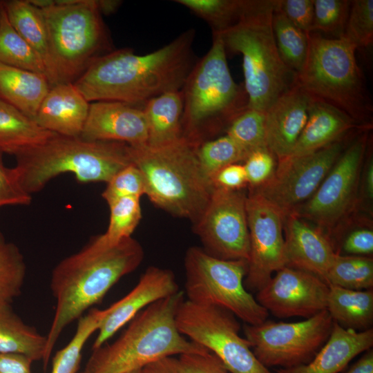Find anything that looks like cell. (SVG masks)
I'll return each instance as SVG.
<instances>
[{
	"label": "cell",
	"instance_id": "27",
	"mask_svg": "<svg viewBox=\"0 0 373 373\" xmlns=\"http://www.w3.org/2000/svg\"><path fill=\"white\" fill-rule=\"evenodd\" d=\"M326 310L334 323L345 329L372 328L373 291L348 289L329 285Z\"/></svg>",
	"mask_w": 373,
	"mask_h": 373
},
{
	"label": "cell",
	"instance_id": "10",
	"mask_svg": "<svg viewBox=\"0 0 373 373\" xmlns=\"http://www.w3.org/2000/svg\"><path fill=\"white\" fill-rule=\"evenodd\" d=\"M184 267L187 300L224 308L247 325L267 320L269 312L244 285L246 260L220 259L191 247L186 251Z\"/></svg>",
	"mask_w": 373,
	"mask_h": 373
},
{
	"label": "cell",
	"instance_id": "3",
	"mask_svg": "<svg viewBox=\"0 0 373 373\" xmlns=\"http://www.w3.org/2000/svg\"><path fill=\"white\" fill-rule=\"evenodd\" d=\"M277 1L245 0L238 21L218 32L226 52L242 57L249 108L262 113L297 82V74L282 60L274 37L271 19Z\"/></svg>",
	"mask_w": 373,
	"mask_h": 373
},
{
	"label": "cell",
	"instance_id": "48",
	"mask_svg": "<svg viewBox=\"0 0 373 373\" xmlns=\"http://www.w3.org/2000/svg\"><path fill=\"white\" fill-rule=\"evenodd\" d=\"M213 187L229 190H240L247 184L243 164L227 165L218 171L211 180Z\"/></svg>",
	"mask_w": 373,
	"mask_h": 373
},
{
	"label": "cell",
	"instance_id": "30",
	"mask_svg": "<svg viewBox=\"0 0 373 373\" xmlns=\"http://www.w3.org/2000/svg\"><path fill=\"white\" fill-rule=\"evenodd\" d=\"M3 6L12 26L39 56L46 70L48 35L41 9L26 0L3 1Z\"/></svg>",
	"mask_w": 373,
	"mask_h": 373
},
{
	"label": "cell",
	"instance_id": "46",
	"mask_svg": "<svg viewBox=\"0 0 373 373\" xmlns=\"http://www.w3.org/2000/svg\"><path fill=\"white\" fill-rule=\"evenodd\" d=\"M278 8L296 27L313 32L314 0H278Z\"/></svg>",
	"mask_w": 373,
	"mask_h": 373
},
{
	"label": "cell",
	"instance_id": "18",
	"mask_svg": "<svg viewBox=\"0 0 373 373\" xmlns=\"http://www.w3.org/2000/svg\"><path fill=\"white\" fill-rule=\"evenodd\" d=\"M179 291L178 284L171 270L155 266L147 268L137 285L108 307V314L97 329L92 350L105 344L144 309Z\"/></svg>",
	"mask_w": 373,
	"mask_h": 373
},
{
	"label": "cell",
	"instance_id": "35",
	"mask_svg": "<svg viewBox=\"0 0 373 373\" xmlns=\"http://www.w3.org/2000/svg\"><path fill=\"white\" fill-rule=\"evenodd\" d=\"M248 155L226 134L206 141L197 149L201 171L211 184L212 178L218 171L227 165L245 161Z\"/></svg>",
	"mask_w": 373,
	"mask_h": 373
},
{
	"label": "cell",
	"instance_id": "5",
	"mask_svg": "<svg viewBox=\"0 0 373 373\" xmlns=\"http://www.w3.org/2000/svg\"><path fill=\"white\" fill-rule=\"evenodd\" d=\"M182 136L197 146L227 130L246 111L244 86L233 79L220 35L213 33L210 49L198 59L184 86Z\"/></svg>",
	"mask_w": 373,
	"mask_h": 373
},
{
	"label": "cell",
	"instance_id": "41",
	"mask_svg": "<svg viewBox=\"0 0 373 373\" xmlns=\"http://www.w3.org/2000/svg\"><path fill=\"white\" fill-rule=\"evenodd\" d=\"M352 1L314 0L313 32L341 38L343 35Z\"/></svg>",
	"mask_w": 373,
	"mask_h": 373
},
{
	"label": "cell",
	"instance_id": "29",
	"mask_svg": "<svg viewBox=\"0 0 373 373\" xmlns=\"http://www.w3.org/2000/svg\"><path fill=\"white\" fill-rule=\"evenodd\" d=\"M11 303L0 302V353H17L33 361L46 356V336L27 324L14 312Z\"/></svg>",
	"mask_w": 373,
	"mask_h": 373
},
{
	"label": "cell",
	"instance_id": "31",
	"mask_svg": "<svg viewBox=\"0 0 373 373\" xmlns=\"http://www.w3.org/2000/svg\"><path fill=\"white\" fill-rule=\"evenodd\" d=\"M272 30L279 55L283 62L298 74L307 58L308 34L294 25L278 9V1L272 14Z\"/></svg>",
	"mask_w": 373,
	"mask_h": 373
},
{
	"label": "cell",
	"instance_id": "39",
	"mask_svg": "<svg viewBox=\"0 0 373 373\" xmlns=\"http://www.w3.org/2000/svg\"><path fill=\"white\" fill-rule=\"evenodd\" d=\"M225 132L249 154L267 147L265 113L261 111L247 108L232 121Z\"/></svg>",
	"mask_w": 373,
	"mask_h": 373
},
{
	"label": "cell",
	"instance_id": "2",
	"mask_svg": "<svg viewBox=\"0 0 373 373\" xmlns=\"http://www.w3.org/2000/svg\"><path fill=\"white\" fill-rule=\"evenodd\" d=\"M144 255L142 245L132 237L108 245L98 236L54 267L50 287L56 306L46 336L44 368L63 330L100 303L119 279L136 269Z\"/></svg>",
	"mask_w": 373,
	"mask_h": 373
},
{
	"label": "cell",
	"instance_id": "20",
	"mask_svg": "<svg viewBox=\"0 0 373 373\" xmlns=\"http://www.w3.org/2000/svg\"><path fill=\"white\" fill-rule=\"evenodd\" d=\"M284 238L286 267L309 272L325 281L336 254L329 237L289 213L284 220Z\"/></svg>",
	"mask_w": 373,
	"mask_h": 373
},
{
	"label": "cell",
	"instance_id": "43",
	"mask_svg": "<svg viewBox=\"0 0 373 373\" xmlns=\"http://www.w3.org/2000/svg\"><path fill=\"white\" fill-rule=\"evenodd\" d=\"M276 158L267 147L251 152L243 164L247 184L252 188H257L267 182L276 168Z\"/></svg>",
	"mask_w": 373,
	"mask_h": 373
},
{
	"label": "cell",
	"instance_id": "11",
	"mask_svg": "<svg viewBox=\"0 0 373 373\" xmlns=\"http://www.w3.org/2000/svg\"><path fill=\"white\" fill-rule=\"evenodd\" d=\"M175 323L180 334L216 355L230 373H271L240 335V323L229 311L184 299L178 308Z\"/></svg>",
	"mask_w": 373,
	"mask_h": 373
},
{
	"label": "cell",
	"instance_id": "17",
	"mask_svg": "<svg viewBox=\"0 0 373 373\" xmlns=\"http://www.w3.org/2000/svg\"><path fill=\"white\" fill-rule=\"evenodd\" d=\"M329 285L319 277L284 267L257 291L256 299L278 318H310L326 310Z\"/></svg>",
	"mask_w": 373,
	"mask_h": 373
},
{
	"label": "cell",
	"instance_id": "32",
	"mask_svg": "<svg viewBox=\"0 0 373 373\" xmlns=\"http://www.w3.org/2000/svg\"><path fill=\"white\" fill-rule=\"evenodd\" d=\"M0 64L46 77L43 61L12 26L3 6L0 19Z\"/></svg>",
	"mask_w": 373,
	"mask_h": 373
},
{
	"label": "cell",
	"instance_id": "25",
	"mask_svg": "<svg viewBox=\"0 0 373 373\" xmlns=\"http://www.w3.org/2000/svg\"><path fill=\"white\" fill-rule=\"evenodd\" d=\"M50 88L43 75L0 64V98L34 119Z\"/></svg>",
	"mask_w": 373,
	"mask_h": 373
},
{
	"label": "cell",
	"instance_id": "34",
	"mask_svg": "<svg viewBox=\"0 0 373 373\" xmlns=\"http://www.w3.org/2000/svg\"><path fill=\"white\" fill-rule=\"evenodd\" d=\"M107 314L108 308L92 309L86 315L79 318L73 337L66 346L55 355L51 373L77 372L84 345L89 337L97 331Z\"/></svg>",
	"mask_w": 373,
	"mask_h": 373
},
{
	"label": "cell",
	"instance_id": "52",
	"mask_svg": "<svg viewBox=\"0 0 373 373\" xmlns=\"http://www.w3.org/2000/svg\"><path fill=\"white\" fill-rule=\"evenodd\" d=\"M365 193L370 200L373 198V162L370 159L365 173Z\"/></svg>",
	"mask_w": 373,
	"mask_h": 373
},
{
	"label": "cell",
	"instance_id": "28",
	"mask_svg": "<svg viewBox=\"0 0 373 373\" xmlns=\"http://www.w3.org/2000/svg\"><path fill=\"white\" fill-rule=\"evenodd\" d=\"M55 133L48 131L0 98V153L16 155L41 144Z\"/></svg>",
	"mask_w": 373,
	"mask_h": 373
},
{
	"label": "cell",
	"instance_id": "22",
	"mask_svg": "<svg viewBox=\"0 0 373 373\" xmlns=\"http://www.w3.org/2000/svg\"><path fill=\"white\" fill-rule=\"evenodd\" d=\"M89 102L72 82L50 87L34 118L41 128L64 136L79 137Z\"/></svg>",
	"mask_w": 373,
	"mask_h": 373
},
{
	"label": "cell",
	"instance_id": "7",
	"mask_svg": "<svg viewBox=\"0 0 373 373\" xmlns=\"http://www.w3.org/2000/svg\"><path fill=\"white\" fill-rule=\"evenodd\" d=\"M198 146L181 137L164 146H129L132 164L142 172L146 195L157 207L194 223L204 211L213 189L202 174Z\"/></svg>",
	"mask_w": 373,
	"mask_h": 373
},
{
	"label": "cell",
	"instance_id": "54",
	"mask_svg": "<svg viewBox=\"0 0 373 373\" xmlns=\"http://www.w3.org/2000/svg\"><path fill=\"white\" fill-rule=\"evenodd\" d=\"M127 373H142V369L133 370V371H131V372H128Z\"/></svg>",
	"mask_w": 373,
	"mask_h": 373
},
{
	"label": "cell",
	"instance_id": "47",
	"mask_svg": "<svg viewBox=\"0 0 373 373\" xmlns=\"http://www.w3.org/2000/svg\"><path fill=\"white\" fill-rule=\"evenodd\" d=\"M341 255L367 256L373 254V231L370 227H356L341 242Z\"/></svg>",
	"mask_w": 373,
	"mask_h": 373
},
{
	"label": "cell",
	"instance_id": "50",
	"mask_svg": "<svg viewBox=\"0 0 373 373\" xmlns=\"http://www.w3.org/2000/svg\"><path fill=\"white\" fill-rule=\"evenodd\" d=\"M142 373H178L175 358L168 356L152 362L142 369Z\"/></svg>",
	"mask_w": 373,
	"mask_h": 373
},
{
	"label": "cell",
	"instance_id": "44",
	"mask_svg": "<svg viewBox=\"0 0 373 373\" xmlns=\"http://www.w3.org/2000/svg\"><path fill=\"white\" fill-rule=\"evenodd\" d=\"M178 373H230L221 360L210 351L188 352L175 358Z\"/></svg>",
	"mask_w": 373,
	"mask_h": 373
},
{
	"label": "cell",
	"instance_id": "1",
	"mask_svg": "<svg viewBox=\"0 0 373 373\" xmlns=\"http://www.w3.org/2000/svg\"><path fill=\"white\" fill-rule=\"evenodd\" d=\"M195 31L189 29L144 55L120 49L95 58L73 83L88 102L144 104L162 93L182 90L198 59Z\"/></svg>",
	"mask_w": 373,
	"mask_h": 373
},
{
	"label": "cell",
	"instance_id": "8",
	"mask_svg": "<svg viewBox=\"0 0 373 373\" xmlns=\"http://www.w3.org/2000/svg\"><path fill=\"white\" fill-rule=\"evenodd\" d=\"M307 58L297 83L309 95L341 110L366 127L373 104L364 75L356 61L355 48L343 37L308 34Z\"/></svg>",
	"mask_w": 373,
	"mask_h": 373
},
{
	"label": "cell",
	"instance_id": "12",
	"mask_svg": "<svg viewBox=\"0 0 373 373\" xmlns=\"http://www.w3.org/2000/svg\"><path fill=\"white\" fill-rule=\"evenodd\" d=\"M334 322L327 310L298 322L265 321L245 324L244 334L266 367H291L311 361L327 341Z\"/></svg>",
	"mask_w": 373,
	"mask_h": 373
},
{
	"label": "cell",
	"instance_id": "13",
	"mask_svg": "<svg viewBox=\"0 0 373 373\" xmlns=\"http://www.w3.org/2000/svg\"><path fill=\"white\" fill-rule=\"evenodd\" d=\"M367 134L355 140L340 155L314 193L291 213L331 229L354 207L367 147Z\"/></svg>",
	"mask_w": 373,
	"mask_h": 373
},
{
	"label": "cell",
	"instance_id": "4",
	"mask_svg": "<svg viewBox=\"0 0 373 373\" xmlns=\"http://www.w3.org/2000/svg\"><path fill=\"white\" fill-rule=\"evenodd\" d=\"M184 300L179 291L144 309L114 342L93 350L81 373H127L164 357L209 351L179 332L175 314Z\"/></svg>",
	"mask_w": 373,
	"mask_h": 373
},
{
	"label": "cell",
	"instance_id": "33",
	"mask_svg": "<svg viewBox=\"0 0 373 373\" xmlns=\"http://www.w3.org/2000/svg\"><path fill=\"white\" fill-rule=\"evenodd\" d=\"M325 281L329 285L348 289H372L373 259L336 254L327 271Z\"/></svg>",
	"mask_w": 373,
	"mask_h": 373
},
{
	"label": "cell",
	"instance_id": "26",
	"mask_svg": "<svg viewBox=\"0 0 373 373\" xmlns=\"http://www.w3.org/2000/svg\"><path fill=\"white\" fill-rule=\"evenodd\" d=\"M183 106L182 90L162 93L144 104L142 109L148 128L147 146H164L182 137Z\"/></svg>",
	"mask_w": 373,
	"mask_h": 373
},
{
	"label": "cell",
	"instance_id": "9",
	"mask_svg": "<svg viewBox=\"0 0 373 373\" xmlns=\"http://www.w3.org/2000/svg\"><path fill=\"white\" fill-rule=\"evenodd\" d=\"M40 9L48 35L47 79L52 86L71 82L86 70L106 41L97 1H53Z\"/></svg>",
	"mask_w": 373,
	"mask_h": 373
},
{
	"label": "cell",
	"instance_id": "37",
	"mask_svg": "<svg viewBox=\"0 0 373 373\" xmlns=\"http://www.w3.org/2000/svg\"><path fill=\"white\" fill-rule=\"evenodd\" d=\"M204 20L213 33L222 32L234 26L242 14L245 0H176Z\"/></svg>",
	"mask_w": 373,
	"mask_h": 373
},
{
	"label": "cell",
	"instance_id": "16",
	"mask_svg": "<svg viewBox=\"0 0 373 373\" xmlns=\"http://www.w3.org/2000/svg\"><path fill=\"white\" fill-rule=\"evenodd\" d=\"M343 149L340 140L309 154L279 160L271 178L254 191L287 215L314 193Z\"/></svg>",
	"mask_w": 373,
	"mask_h": 373
},
{
	"label": "cell",
	"instance_id": "6",
	"mask_svg": "<svg viewBox=\"0 0 373 373\" xmlns=\"http://www.w3.org/2000/svg\"><path fill=\"white\" fill-rule=\"evenodd\" d=\"M14 167L23 190L32 195L56 176L71 173L79 182H108L131 164L129 145L55 134L15 155Z\"/></svg>",
	"mask_w": 373,
	"mask_h": 373
},
{
	"label": "cell",
	"instance_id": "55",
	"mask_svg": "<svg viewBox=\"0 0 373 373\" xmlns=\"http://www.w3.org/2000/svg\"><path fill=\"white\" fill-rule=\"evenodd\" d=\"M2 9H3V2H0V19L1 17Z\"/></svg>",
	"mask_w": 373,
	"mask_h": 373
},
{
	"label": "cell",
	"instance_id": "49",
	"mask_svg": "<svg viewBox=\"0 0 373 373\" xmlns=\"http://www.w3.org/2000/svg\"><path fill=\"white\" fill-rule=\"evenodd\" d=\"M33 361L17 353H0V373H32Z\"/></svg>",
	"mask_w": 373,
	"mask_h": 373
},
{
	"label": "cell",
	"instance_id": "51",
	"mask_svg": "<svg viewBox=\"0 0 373 373\" xmlns=\"http://www.w3.org/2000/svg\"><path fill=\"white\" fill-rule=\"evenodd\" d=\"M345 373H373V351L370 349Z\"/></svg>",
	"mask_w": 373,
	"mask_h": 373
},
{
	"label": "cell",
	"instance_id": "42",
	"mask_svg": "<svg viewBox=\"0 0 373 373\" xmlns=\"http://www.w3.org/2000/svg\"><path fill=\"white\" fill-rule=\"evenodd\" d=\"M106 184L102 195L107 204L119 198H140L146 195L144 178L132 163L119 171Z\"/></svg>",
	"mask_w": 373,
	"mask_h": 373
},
{
	"label": "cell",
	"instance_id": "24",
	"mask_svg": "<svg viewBox=\"0 0 373 373\" xmlns=\"http://www.w3.org/2000/svg\"><path fill=\"white\" fill-rule=\"evenodd\" d=\"M309 97L307 123L288 157L315 152L341 140L351 130L361 126L341 110L318 98Z\"/></svg>",
	"mask_w": 373,
	"mask_h": 373
},
{
	"label": "cell",
	"instance_id": "45",
	"mask_svg": "<svg viewBox=\"0 0 373 373\" xmlns=\"http://www.w3.org/2000/svg\"><path fill=\"white\" fill-rule=\"evenodd\" d=\"M32 197L21 186L14 168L6 167L0 153V207L7 205H28Z\"/></svg>",
	"mask_w": 373,
	"mask_h": 373
},
{
	"label": "cell",
	"instance_id": "14",
	"mask_svg": "<svg viewBox=\"0 0 373 373\" xmlns=\"http://www.w3.org/2000/svg\"><path fill=\"white\" fill-rule=\"evenodd\" d=\"M247 196L240 190L214 187L194 229L207 254L223 260L249 256Z\"/></svg>",
	"mask_w": 373,
	"mask_h": 373
},
{
	"label": "cell",
	"instance_id": "23",
	"mask_svg": "<svg viewBox=\"0 0 373 373\" xmlns=\"http://www.w3.org/2000/svg\"><path fill=\"white\" fill-rule=\"evenodd\" d=\"M372 345V328L356 331L334 323L329 338L311 361L294 367L279 368L276 373H339L353 358Z\"/></svg>",
	"mask_w": 373,
	"mask_h": 373
},
{
	"label": "cell",
	"instance_id": "15",
	"mask_svg": "<svg viewBox=\"0 0 373 373\" xmlns=\"http://www.w3.org/2000/svg\"><path fill=\"white\" fill-rule=\"evenodd\" d=\"M249 256L244 285L258 291L286 267L285 213L255 191L247 197Z\"/></svg>",
	"mask_w": 373,
	"mask_h": 373
},
{
	"label": "cell",
	"instance_id": "38",
	"mask_svg": "<svg viewBox=\"0 0 373 373\" xmlns=\"http://www.w3.org/2000/svg\"><path fill=\"white\" fill-rule=\"evenodd\" d=\"M110 219L106 231L100 235L108 245H115L131 234L142 218L140 198H123L108 204Z\"/></svg>",
	"mask_w": 373,
	"mask_h": 373
},
{
	"label": "cell",
	"instance_id": "19",
	"mask_svg": "<svg viewBox=\"0 0 373 373\" xmlns=\"http://www.w3.org/2000/svg\"><path fill=\"white\" fill-rule=\"evenodd\" d=\"M80 137L90 141H113L131 146L147 144L148 128L142 108L117 101L90 103Z\"/></svg>",
	"mask_w": 373,
	"mask_h": 373
},
{
	"label": "cell",
	"instance_id": "36",
	"mask_svg": "<svg viewBox=\"0 0 373 373\" xmlns=\"http://www.w3.org/2000/svg\"><path fill=\"white\" fill-rule=\"evenodd\" d=\"M26 274V265L19 249L0 233V302L11 303L21 294Z\"/></svg>",
	"mask_w": 373,
	"mask_h": 373
},
{
	"label": "cell",
	"instance_id": "40",
	"mask_svg": "<svg viewBox=\"0 0 373 373\" xmlns=\"http://www.w3.org/2000/svg\"><path fill=\"white\" fill-rule=\"evenodd\" d=\"M356 50L365 48L373 42V1H352L348 19L341 37Z\"/></svg>",
	"mask_w": 373,
	"mask_h": 373
},
{
	"label": "cell",
	"instance_id": "53",
	"mask_svg": "<svg viewBox=\"0 0 373 373\" xmlns=\"http://www.w3.org/2000/svg\"><path fill=\"white\" fill-rule=\"evenodd\" d=\"M100 13L110 15L113 13L120 6V1L102 0L97 1Z\"/></svg>",
	"mask_w": 373,
	"mask_h": 373
},
{
	"label": "cell",
	"instance_id": "21",
	"mask_svg": "<svg viewBox=\"0 0 373 373\" xmlns=\"http://www.w3.org/2000/svg\"><path fill=\"white\" fill-rule=\"evenodd\" d=\"M309 99L296 82L265 113L267 146L278 161L292 153L307 121Z\"/></svg>",
	"mask_w": 373,
	"mask_h": 373
}]
</instances>
